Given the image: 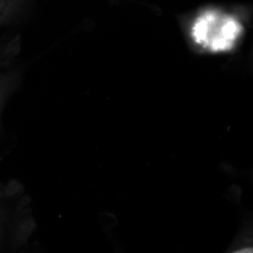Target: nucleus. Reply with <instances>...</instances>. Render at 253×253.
I'll return each instance as SVG.
<instances>
[{
    "label": "nucleus",
    "mask_w": 253,
    "mask_h": 253,
    "mask_svg": "<svg viewBox=\"0 0 253 253\" xmlns=\"http://www.w3.org/2000/svg\"><path fill=\"white\" fill-rule=\"evenodd\" d=\"M244 33L237 18L218 10H208L194 20L191 36L196 45L211 53H224L235 47Z\"/></svg>",
    "instance_id": "1"
}]
</instances>
